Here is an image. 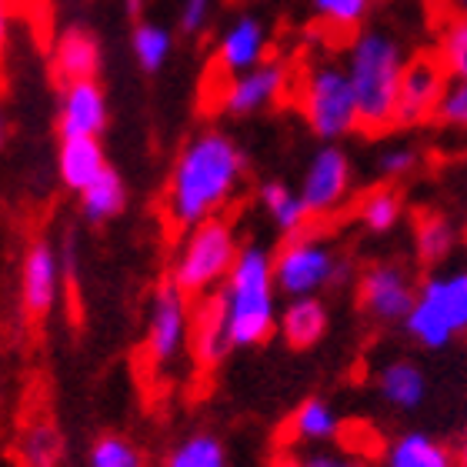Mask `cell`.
<instances>
[{
	"instance_id": "cell-1",
	"label": "cell",
	"mask_w": 467,
	"mask_h": 467,
	"mask_svg": "<svg viewBox=\"0 0 467 467\" xmlns=\"http://www.w3.org/2000/svg\"><path fill=\"white\" fill-rule=\"evenodd\" d=\"M247 157L244 147L221 127H204L187 137L177 150L167 181V217L181 231L221 217L234 194L241 191Z\"/></svg>"
},
{
	"instance_id": "cell-2",
	"label": "cell",
	"mask_w": 467,
	"mask_h": 467,
	"mask_svg": "<svg viewBox=\"0 0 467 467\" xmlns=\"http://www.w3.org/2000/svg\"><path fill=\"white\" fill-rule=\"evenodd\" d=\"M227 348H257L277 331V284L274 254L261 244L241 247L227 281L214 294Z\"/></svg>"
},
{
	"instance_id": "cell-3",
	"label": "cell",
	"mask_w": 467,
	"mask_h": 467,
	"mask_svg": "<svg viewBox=\"0 0 467 467\" xmlns=\"http://www.w3.org/2000/svg\"><path fill=\"white\" fill-rule=\"evenodd\" d=\"M404 67H408V50L390 30L364 27L348 40L344 70H348L354 98H358V117L364 130L394 127Z\"/></svg>"
},
{
	"instance_id": "cell-4",
	"label": "cell",
	"mask_w": 467,
	"mask_h": 467,
	"mask_svg": "<svg viewBox=\"0 0 467 467\" xmlns=\"http://www.w3.org/2000/svg\"><path fill=\"white\" fill-rule=\"evenodd\" d=\"M297 110L307 130L324 144H341L344 137L360 130L358 98L344 70V60L324 57L304 70L301 88H297Z\"/></svg>"
},
{
	"instance_id": "cell-5",
	"label": "cell",
	"mask_w": 467,
	"mask_h": 467,
	"mask_svg": "<svg viewBox=\"0 0 467 467\" xmlns=\"http://www.w3.org/2000/svg\"><path fill=\"white\" fill-rule=\"evenodd\" d=\"M237 254H241V244H237V231L231 221L227 217L204 221V224L181 234L167 281H174L187 297L217 294L221 284L227 281Z\"/></svg>"
},
{
	"instance_id": "cell-6",
	"label": "cell",
	"mask_w": 467,
	"mask_h": 467,
	"mask_svg": "<svg viewBox=\"0 0 467 467\" xmlns=\"http://www.w3.org/2000/svg\"><path fill=\"white\" fill-rule=\"evenodd\" d=\"M350 277V264L337 257L321 234H297L274 254V284L287 297H321V291L337 287Z\"/></svg>"
},
{
	"instance_id": "cell-7",
	"label": "cell",
	"mask_w": 467,
	"mask_h": 467,
	"mask_svg": "<svg viewBox=\"0 0 467 467\" xmlns=\"http://www.w3.org/2000/svg\"><path fill=\"white\" fill-rule=\"evenodd\" d=\"M404 327L418 344L438 350L467 331V267L451 274H431L418 287V301L404 317Z\"/></svg>"
},
{
	"instance_id": "cell-8",
	"label": "cell",
	"mask_w": 467,
	"mask_h": 467,
	"mask_svg": "<svg viewBox=\"0 0 467 467\" xmlns=\"http://www.w3.org/2000/svg\"><path fill=\"white\" fill-rule=\"evenodd\" d=\"M194 337V314L187 297L174 281L157 284L147 311V334H144V364L154 378H164L181 364L187 344Z\"/></svg>"
},
{
	"instance_id": "cell-9",
	"label": "cell",
	"mask_w": 467,
	"mask_h": 467,
	"mask_svg": "<svg viewBox=\"0 0 467 467\" xmlns=\"http://www.w3.org/2000/svg\"><path fill=\"white\" fill-rule=\"evenodd\" d=\"M350 187H354L350 154L341 144H321L304 167L297 194L311 217H331L348 204Z\"/></svg>"
},
{
	"instance_id": "cell-10",
	"label": "cell",
	"mask_w": 467,
	"mask_h": 467,
	"mask_svg": "<svg viewBox=\"0 0 467 467\" xmlns=\"http://www.w3.org/2000/svg\"><path fill=\"white\" fill-rule=\"evenodd\" d=\"M444 88H448V74H444L434 54L410 57L408 67H404V78H400L394 127H420L434 120Z\"/></svg>"
},
{
	"instance_id": "cell-11",
	"label": "cell",
	"mask_w": 467,
	"mask_h": 467,
	"mask_svg": "<svg viewBox=\"0 0 467 467\" xmlns=\"http://www.w3.org/2000/svg\"><path fill=\"white\" fill-rule=\"evenodd\" d=\"M360 294V307L374 317V321L394 324L404 321L418 301V287L410 281V274L400 267V264L380 261L370 264L368 271L360 274L358 281Z\"/></svg>"
},
{
	"instance_id": "cell-12",
	"label": "cell",
	"mask_w": 467,
	"mask_h": 467,
	"mask_svg": "<svg viewBox=\"0 0 467 467\" xmlns=\"http://www.w3.org/2000/svg\"><path fill=\"white\" fill-rule=\"evenodd\" d=\"M291 88V70L281 60H264L261 67L244 70L221 90V110L231 117H257L271 110Z\"/></svg>"
},
{
	"instance_id": "cell-13",
	"label": "cell",
	"mask_w": 467,
	"mask_h": 467,
	"mask_svg": "<svg viewBox=\"0 0 467 467\" xmlns=\"http://www.w3.org/2000/svg\"><path fill=\"white\" fill-rule=\"evenodd\" d=\"M64 291V264H60V247L50 241H34L24 251L20 264V304L30 317H47L60 301Z\"/></svg>"
},
{
	"instance_id": "cell-14",
	"label": "cell",
	"mask_w": 467,
	"mask_h": 467,
	"mask_svg": "<svg viewBox=\"0 0 467 467\" xmlns=\"http://www.w3.org/2000/svg\"><path fill=\"white\" fill-rule=\"evenodd\" d=\"M108 127V94L100 80H74L64 84L57 108V130L60 140L70 137H100Z\"/></svg>"
},
{
	"instance_id": "cell-15",
	"label": "cell",
	"mask_w": 467,
	"mask_h": 467,
	"mask_svg": "<svg viewBox=\"0 0 467 467\" xmlns=\"http://www.w3.org/2000/svg\"><path fill=\"white\" fill-rule=\"evenodd\" d=\"M267 50H271L267 24L261 17H254V14H241L217 37V67L227 70L231 78H237L244 70L261 67L264 60H267Z\"/></svg>"
},
{
	"instance_id": "cell-16",
	"label": "cell",
	"mask_w": 467,
	"mask_h": 467,
	"mask_svg": "<svg viewBox=\"0 0 467 467\" xmlns=\"http://www.w3.org/2000/svg\"><path fill=\"white\" fill-rule=\"evenodd\" d=\"M108 154L100 137H70L60 140L57 147V174L64 181V187L70 191H88L104 171H108Z\"/></svg>"
},
{
	"instance_id": "cell-17",
	"label": "cell",
	"mask_w": 467,
	"mask_h": 467,
	"mask_svg": "<svg viewBox=\"0 0 467 467\" xmlns=\"http://www.w3.org/2000/svg\"><path fill=\"white\" fill-rule=\"evenodd\" d=\"M54 70L64 84L74 80H98L100 44L88 27H67L54 40Z\"/></svg>"
},
{
	"instance_id": "cell-18",
	"label": "cell",
	"mask_w": 467,
	"mask_h": 467,
	"mask_svg": "<svg viewBox=\"0 0 467 467\" xmlns=\"http://www.w3.org/2000/svg\"><path fill=\"white\" fill-rule=\"evenodd\" d=\"M277 327L291 348H314L327 334V304L321 297H294L277 314Z\"/></svg>"
},
{
	"instance_id": "cell-19",
	"label": "cell",
	"mask_w": 467,
	"mask_h": 467,
	"mask_svg": "<svg viewBox=\"0 0 467 467\" xmlns=\"http://www.w3.org/2000/svg\"><path fill=\"white\" fill-rule=\"evenodd\" d=\"M378 390L390 408L414 410L420 408V400L428 398V378L410 360H390L388 368L378 374Z\"/></svg>"
},
{
	"instance_id": "cell-20",
	"label": "cell",
	"mask_w": 467,
	"mask_h": 467,
	"mask_svg": "<svg viewBox=\"0 0 467 467\" xmlns=\"http://www.w3.org/2000/svg\"><path fill=\"white\" fill-rule=\"evenodd\" d=\"M287 434L301 444H314V448L331 444L341 434V418L324 398H307L301 400V408L294 410L291 420H287Z\"/></svg>"
},
{
	"instance_id": "cell-21",
	"label": "cell",
	"mask_w": 467,
	"mask_h": 467,
	"mask_svg": "<svg viewBox=\"0 0 467 467\" xmlns=\"http://www.w3.org/2000/svg\"><path fill=\"white\" fill-rule=\"evenodd\" d=\"M20 464L24 467H60L64 434L50 418H30L20 431Z\"/></svg>"
},
{
	"instance_id": "cell-22",
	"label": "cell",
	"mask_w": 467,
	"mask_h": 467,
	"mask_svg": "<svg viewBox=\"0 0 467 467\" xmlns=\"http://www.w3.org/2000/svg\"><path fill=\"white\" fill-rule=\"evenodd\" d=\"M257 197H261V207L267 211V217H271V224L277 227V231L287 234V237L304 234L311 214H307L301 194H297L291 184H284V181H267V184H261V194Z\"/></svg>"
},
{
	"instance_id": "cell-23",
	"label": "cell",
	"mask_w": 467,
	"mask_h": 467,
	"mask_svg": "<svg viewBox=\"0 0 467 467\" xmlns=\"http://www.w3.org/2000/svg\"><path fill=\"white\" fill-rule=\"evenodd\" d=\"M388 467H458L454 454H451L438 438H431L424 431H408L400 434L388 448Z\"/></svg>"
},
{
	"instance_id": "cell-24",
	"label": "cell",
	"mask_w": 467,
	"mask_h": 467,
	"mask_svg": "<svg viewBox=\"0 0 467 467\" xmlns=\"http://www.w3.org/2000/svg\"><path fill=\"white\" fill-rule=\"evenodd\" d=\"M124 207H127V184L114 167H108L88 191H80V214L90 224H108L117 214H124Z\"/></svg>"
},
{
	"instance_id": "cell-25",
	"label": "cell",
	"mask_w": 467,
	"mask_h": 467,
	"mask_svg": "<svg viewBox=\"0 0 467 467\" xmlns=\"http://www.w3.org/2000/svg\"><path fill=\"white\" fill-rule=\"evenodd\" d=\"M130 54L144 74H157L167 67V60L174 54V34L157 20H137L130 30Z\"/></svg>"
},
{
	"instance_id": "cell-26",
	"label": "cell",
	"mask_w": 467,
	"mask_h": 467,
	"mask_svg": "<svg viewBox=\"0 0 467 467\" xmlns=\"http://www.w3.org/2000/svg\"><path fill=\"white\" fill-rule=\"evenodd\" d=\"M164 467H231L224 441L214 431H194L167 451Z\"/></svg>"
},
{
	"instance_id": "cell-27",
	"label": "cell",
	"mask_w": 467,
	"mask_h": 467,
	"mask_svg": "<svg viewBox=\"0 0 467 467\" xmlns=\"http://www.w3.org/2000/svg\"><path fill=\"white\" fill-rule=\"evenodd\" d=\"M191 344H194V354L201 368H217V364L224 360L227 350H231L224 341V327H221V314H217L214 294H211L207 301H201V307H197Z\"/></svg>"
},
{
	"instance_id": "cell-28",
	"label": "cell",
	"mask_w": 467,
	"mask_h": 467,
	"mask_svg": "<svg viewBox=\"0 0 467 467\" xmlns=\"http://www.w3.org/2000/svg\"><path fill=\"white\" fill-rule=\"evenodd\" d=\"M454 244H458V231H454V224H451L448 217L441 214L418 217V224H414V251H418L420 264L434 267V264L448 261Z\"/></svg>"
},
{
	"instance_id": "cell-29",
	"label": "cell",
	"mask_w": 467,
	"mask_h": 467,
	"mask_svg": "<svg viewBox=\"0 0 467 467\" xmlns=\"http://www.w3.org/2000/svg\"><path fill=\"white\" fill-rule=\"evenodd\" d=\"M404 217V201L394 187H374L360 197L358 204V221L368 227L370 234H388L400 224Z\"/></svg>"
},
{
	"instance_id": "cell-30",
	"label": "cell",
	"mask_w": 467,
	"mask_h": 467,
	"mask_svg": "<svg viewBox=\"0 0 467 467\" xmlns=\"http://www.w3.org/2000/svg\"><path fill=\"white\" fill-rule=\"evenodd\" d=\"M434 57L451 80H467V17H451L441 27Z\"/></svg>"
},
{
	"instance_id": "cell-31",
	"label": "cell",
	"mask_w": 467,
	"mask_h": 467,
	"mask_svg": "<svg viewBox=\"0 0 467 467\" xmlns=\"http://www.w3.org/2000/svg\"><path fill=\"white\" fill-rule=\"evenodd\" d=\"M311 10L324 27L358 34V30H364V20L374 10V0H311Z\"/></svg>"
},
{
	"instance_id": "cell-32",
	"label": "cell",
	"mask_w": 467,
	"mask_h": 467,
	"mask_svg": "<svg viewBox=\"0 0 467 467\" xmlns=\"http://www.w3.org/2000/svg\"><path fill=\"white\" fill-rule=\"evenodd\" d=\"M88 467H144V454L120 434H100L90 444Z\"/></svg>"
},
{
	"instance_id": "cell-33",
	"label": "cell",
	"mask_w": 467,
	"mask_h": 467,
	"mask_svg": "<svg viewBox=\"0 0 467 467\" xmlns=\"http://www.w3.org/2000/svg\"><path fill=\"white\" fill-rule=\"evenodd\" d=\"M444 127L451 130H461L467 134V80H451L444 88V98L438 104V114H434Z\"/></svg>"
},
{
	"instance_id": "cell-34",
	"label": "cell",
	"mask_w": 467,
	"mask_h": 467,
	"mask_svg": "<svg viewBox=\"0 0 467 467\" xmlns=\"http://www.w3.org/2000/svg\"><path fill=\"white\" fill-rule=\"evenodd\" d=\"M420 154L418 147L410 144H388L384 150L378 154V174L384 181H400V177H408L414 167H418Z\"/></svg>"
},
{
	"instance_id": "cell-35",
	"label": "cell",
	"mask_w": 467,
	"mask_h": 467,
	"mask_svg": "<svg viewBox=\"0 0 467 467\" xmlns=\"http://www.w3.org/2000/svg\"><path fill=\"white\" fill-rule=\"evenodd\" d=\"M214 4L217 0H181L177 17H181L184 34H201L211 24V17H214Z\"/></svg>"
},
{
	"instance_id": "cell-36",
	"label": "cell",
	"mask_w": 467,
	"mask_h": 467,
	"mask_svg": "<svg viewBox=\"0 0 467 467\" xmlns=\"http://www.w3.org/2000/svg\"><path fill=\"white\" fill-rule=\"evenodd\" d=\"M297 464L301 467H368L360 458H350V454H341V451H324V448L297 454Z\"/></svg>"
},
{
	"instance_id": "cell-37",
	"label": "cell",
	"mask_w": 467,
	"mask_h": 467,
	"mask_svg": "<svg viewBox=\"0 0 467 467\" xmlns=\"http://www.w3.org/2000/svg\"><path fill=\"white\" fill-rule=\"evenodd\" d=\"M7 34H10V10H7V0H0V47L7 44Z\"/></svg>"
},
{
	"instance_id": "cell-38",
	"label": "cell",
	"mask_w": 467,
	"mask_h": 467,
	"mask_svg": "<svg viewBox=\"0 0 467 467\" xmlns=\"http://www.w3.org/2000/svg\"><path fill=\"white\" fill-rule=\"evenodd\" d=\"M451 10H454V17H467V0H448Z\"/></svg>"
},
{
	"instance_id": "cell-39",
	"label": "cell",
	"mask_w": 467,
	"mask_h": 467,
	"mask_svg": "<svg viewBox=\"0 0 467 467\" xmlns=\"http://www.w3.org/2000/svg\"><path fill=\"white\" fill-rule=\"evenodd\" d=\"M140 7H144V0H127V14H140Z\"/></svg>"
},
{
	"instance_id": "cell-40",
	"label": "cell",
	"mask_w": 467,
	"mask_h": 467,
	"mask_svg": "<svg viewBox=\"0 0 467 467\" xmlns=\"http://www.w3.org/2000/svg\"><path fill=\"white\" fill-rule=\"evenodd\" d=\"M4 137H7V124H4V114H0V147H4Z\"/></svg>"
},
{
	"instance_id": "cell-41",
	"label": "cell",
	"mask_w": 467,
	"mask_h": 467,
	"mask_svg": "<svg viewBox=\"0 0 467 467\" xmlns=\"http://www.w3.org/2000/svg\"><path fill=\"white\" fill-rule=\"evenodd\" d=\"M461 461H464V467H467V438H464V451H461Z\"/></svg>"
}]
</instances>
